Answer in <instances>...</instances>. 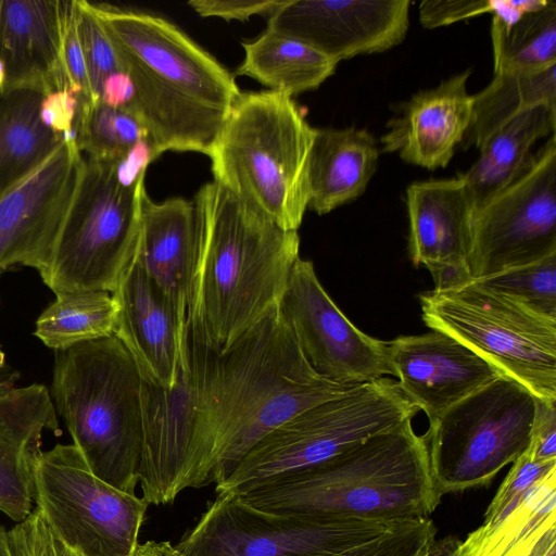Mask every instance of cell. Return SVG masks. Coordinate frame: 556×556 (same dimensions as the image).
I'll use <instances>...</instances> for the list:
<instances>
[{"instance_id": "1", "label": "cell", "mask_w": 556, "mask_h": 556, "mask_svg": "<svg viewBox=\"0 0 556 556\" xmlns=\"http://www.w3.org/2000/svg\"><path fill=\"white\" fill-rule=\"evenodd\" d=\"M189 346L174 389L142 379L139 478L164 498L224 481L270 431L353 387L313 369L278 305L220 353Z\"/></svg>"}, {"instance_id": "2", "label": "cell", "mask_w": 556, "mask_h": 556, "mask_svg": "<svg viewBox=\"0 0 556 556\" xmlns=\"http://www.w3.org/2000/svg\"><path fill=\"white\" fill-rule=\"evenodd\" d=\"M189 341L220 353L278 305L300 257V237L215 181L194 197Z\"/></svg>"}, {"instance_id": "3", "label": "cell", "mask_w": 556, "mask_h": 556, "mask_svg": "<svg viewBox=\"0 0 556 556\" xmlns=\"http://www.w3.org/2000/svg\"><path fill=\"white\" fill-rule=\"evenodd\" d=\"M91 5L132 83L126 111L146 129L155 157L165 151L207 155L241 94L233 75L163 17L110 3Z\"/></svg>"}, {"instance_id": "4", "label": "cell", "mask_w": 556, "mask_h": 556, "mask_svg": "<svg viewBox=\"0 0 556 556\" xmlns=\"http://www.w3.org/2000/svg\"><path fill=\"white\" fill-rule=\"evenodd\" d=\"M238 495L270 513L391 522L429 517L442 497L412 420Z\"/></svg>"}, {"instance_id": "5", "label": "cell", "mask_w": 556, "mask_h": 556, "mask_svg": "<svg viewBox=\"0 0 556 556\" xmlns=\"http://www.w3.org/2000/svg\"><path fill=\"white\" fill-rule=\"evenodd\" d=\"M143 380L112 333L54 351L51 399L90 470L136 494L143 445Z\"/></svg>"}, {"instance_id": "6", "label": "cell", "mask_w": 556, "mask_h": 556, "mask_svg": "<svg viewBox=\"0 0 556 556\" xmlns=\"http://www.w3.org/2000/svg\"><path fill=\"white\" fill-rule=\"evenodd\" d=\"M315 129L291 97L241 92L207 153L213 181L282 229L298 231L308 208Z\"/></svg>"}, {"instance_id": "7", "label": "cell", "mask_w": 556, "mask_h": 556, "mask_svg": "<svg viewBox=\"0 0 556 556\" xmlns=\"http://www.w3.org/2000/svg\"><path fill=\"white\" fill-rule=\"evenodd\" d=\"M116 163L85 157L74 201L39 274L54 295L113 293L135 261L146 176L125 179Z\"/></svg>"}, {"instance_id": "8", "label": "cell", "mask_w": 556, "mask_h": 556, "mask_svg": "<svg viewBox=\"0 0 556 556\" xmlns=\"http://www.w3.org/2000/svg\"><path fill=\"white\" fill-rule=\"evenodd\" d=\"M418 410L396 380L381 378L353 386L266 434L216 484V493L240 494L315 466L371 435L412 420Z\"/></svg>"}, {"instance_id": "9", "label": "cell", "mask_w": 556, "mask_h": 556, "mask_svg": "<svg viewBox=\"0 0 556 556\" xmlns=\"http://www.w3.org/2000/svg\"><path fill=\"white\" fill-rule=\"evenodd\" d=\"M421 317L484 358L535 397L556 401V319L476 281L419 295Z\"/></svg>"}, {"instance_id": "10", "label": "cell", "mask_w": 556, "mask_h": 556, "mask_svg": "<svg viewBox=\"0 0 556 556\" xmlns=\"http://www.w3.org/2000/svg\"><path fill=\"white\" fill-rule=\"evenodd\" d=\"M534 410L535 396L501 376L431 422L424 437L442 496L489 486L527 448Z\"/></svg>"}, {"instance_id": "11", "label": "cell", "mask_w": 556, "mask_h": 556, "mask_svg": "<svg viewBox=\"0 0 556 556\" xmlns=\"http://www.w3.org/2000/svg\"><path fill=\"white\" fill-rule=\"evenodd\" d=\"M30 495L53 533L83 556L135 555L147 502L99 479L74 444L37 455Z\"/></svg>"}, {"instance_id": "12", "label": "cell", "mask_w": 556, "mask_h": 556, "mask_svg": "<svg viewBox=\"0 0 556 556\" xmlns=\"http://www.w3.org/2000/svg\"><path fill=\"white\" fill-rule=\"evenodd\" d=\"M403 522V521H402ZM400 522L277 514L219 492L175 547L184 556H326Z\"/></svg>"}, {"instance_id": "13", "label": "cell", "mask_w": 556, "mask_h": 556, "mask_svg": "<svg viewBox=\"0 0 556 556\" xmlns=\"http://www.w3.org/2000/svg\"><path fill=\"white\" fill-rule=\"evenodd\" d=\"M556 254V137L471 218L467 266L479 280Z\"/></svg>"}, {"instance_id": "14", "label": "cell", "mask_w": 556, "mask_h": 556, "mask_svg": "<svg viewBox=\"0 0 556 556\" xmlns=\"http://www.w3.org/2000/svg\"><path fill=\"white\" fill-rule=\"evenodd\" d=\"M278 307L304 357L325 379L356 386L394 376L389 341L364 333L348 319L311 261H295Z\"/></svg>"}, {"instance_id": "15", "label": "cell", "mask_w": 556, "mask_h": 556, "mask_svg": "<svg viewBox=\"0 0 556 556\" xmlns=\"http://www.w3.org/2000/svg\"><path fill=\"white\" fill-rule=\"evenodd\" d=\"M85 164L66 139L28 176L0 197V271L48 265L74 201Z\"/></svg>"}, {"instance_id": "16", "label": "cell", "mask_w": 556, "mask_h": 556, "mask_svg": "<svg viewBox=\"0 0 556 556\" xmlns=\"http://www.w3.org/2000/svg\"><path fill=\"white\" fill-rule=\"evenodd\" d=\"M409 0H285L267 28L295 38L339 63L400 45Z\"/></svg>"}, {"instance_id": "17", "label": "cell", "mask_w": 556, "mask_h": 556, "mask_svg": "<svg viewBox=\"0 0 556 556\" xmlns=\"http://www.w3.org/2000/svg\"><path fill=\"white\" fill-rule=\"evenodd\" d=\"M390 362L406 399L429 424L501 376L495 367L453 337L432 330L389 341Z\"/></svg>"}, {"instance_id": "18", "label": "cell", "mask_w": 556, "mask_h": 556, "mask_svg": "<svg viewBox=\"0 0 556 556\" xmlns=\"http://www.w3.org/2000/svg\"><path fill=\"white\" fill-rule=\"evenodd\" d=\"M117 313L113 334L134 358L142 379L172 390L189 364V336L157 287L134 261L112 293Z\"/></svg>"}, {"instance_id": "19", "label": "cell", "mask_w": 556, "mask_h": 556, "mask_svg": "<svg viewBox=\"0 0 556 556\" xmlns=\"http://www.w3.org/2000/svg\"><path fill=\"white\" fill-rule=\"evenodd\" d=\"M470 74L465 70L402 103L387 124L380 151L397 153L404 162L427 169L445 167L471 122Z\"/></svg>"}, {"instance_id": "20", "label": "cell", "mask_w": 556, "mask_h": 556, "mask_svg": "<svg viewBox=\"0 0 556 556\" xmlns=\"http://www.w3.org/2000/svg\"><path fill=\"white\" fill-rule=\"evenodd\" d=\"M68 7L70 1L60 0H0L4 89L70 90L63 63Z\"/></svg>"}, {"instance_id": "21", "label": "cell", "mask_w": 556, "mask_h": 556, "mask_svg": "<svg viewBox=\"0 0 556 556\" xmlns=\"http://www.w3.org/2000/svg\"><path fill=\"white\" fill-rule=\"evenodd\" d=\"M45 431L59 432L49 390L40 383L16 386L0 377V511L20 522L31 509V466Z\"/></svg>"}, {"instance_id": "22", "label": "cell", "mask_w": 556, "mask_h": 556, "mask_svg": "<svg viewBox=\"0 0 556 556\" xmlns=\"http://www.w3.org/2000/svg\"><path fill=\"white\" fill-rule=\"evenodd\" d=\"M405 202L414 265L430 273L441 268L469 273L467 251L475 207L462 177L413 182Z\"/></svg>"}, {"instance_id": "23", "label": "cell", "mask_w": 556, "mask_h": 556, "mask_svg": "<svg viewBox=\"0 0 556 556\" xmlns=\"http://www.w3.org/2000/svg\"><path fill=\"white\" fill-rule=\"evenodd\" d=\"M194 244V203L182 198L156 203L146 192L135 260L166 298L188 336V290Z\"/></svg>"}, {"instance_id": "24", "label": "cell", "mask_w": 556, "mask_h": 556, "mask_svg": "<svg viewBox=\"0 0 556 556\" xmlns=\"http://www.w3.org/2000/svg\"><path fill=\"white\" fill-rule=\"evenodd\" d=\"M380 152L366 129L316 128L309 160L308 208L324 215L362 195L375 175Z\"/></svg>"}, {"instance_id": "25", "label": "cell", "mask_w": 556, "mask_h": 556, "mask_svg": "<svg viewBox=\"0 0 556 556\" xmlns=\"http://www.w3.org/2000/svg\"><path fill=\"white\" fill-rule=\"evenodd\" d=\"M556 110L541 105L503 126L479 151V159L459 174L475 210L509 185L530 163L534 144L555 134ZM475 212V211H473Z\"/></svg>"}, {"instance_id": "26", "label": "cell", "mask_w": 556, "mask_h": 556, "mask_svg": "<svg viewBox=\"0 0 556 556\" xmlns=\"http://www.w3.org/2000/svg\"><path fill=\"white\" fill-rule=\"evenodd\" d=\"M244 58L237 75L249 76L268 90L289 97L317 89L336 71L337 62L311 46L266 29L242 42Z\"/></svg>"}, {"instance_id": "27", "label": "cell", "mask_w": 556, "mask_h": 556, "mask_svg": "<svg viewBox=\"0 0 556 556\" xmlns=\"http://www.w3.org/2000/svg\"><path fill=\"white\" fill-rule=\"evenodd\" d=\"M43 96L31 88L0 91V197L63 142L40 121Z\"/></svg>"}, {"instance_id": "28", "label": "cell", "mask_w": 556, "mask_h": 556, "mask_svg": "<svg viewBox=\"0 0 556 556\" xmlns=\"http://www.w3.org/2000/svg\"><path fill=\"white\" fill-rule=\"evenodd\" d=\"M556 528V468L540 479L502 520L483 525L460 541L456 556H530Z\"/></svg>"}, {"instance_id": "29", "label": "cell", "mask_w": 556, "mask_h": 556, "mask_svg": "<svg viewBox=\"0 0 556 556\" xmlns=\"http://www.w3.org/2000/svg\"><path fill=\"white\" fill-rule=\"evenodd\" d=\"M556 110V65L538 72H496L473 94V110L462 147L479 151L507 123L538 106Z\"/></svg>"}, {"instance_id": "30", "label": "cell", "mask_w": 556, "mask_h": 556, "mask_svg": "<svg viewBox=\"0 0 556 556\" xmlns=\"http://www.w3.org/2000/svg\"><path fill=\"white\" fill-rule=\"evenodd\" d=\"M117 313L110 292L61 293L36 320L34 334L48 348L61 351L113 333Z\"/></svg>"}, {"instance_id": "31", "label": "cell", "mask_w": 556, "mask_h": 556, "mask_svg": "<svg viewBox=\"0 0 556 556\" xmlns=\"http://www.w3.org/2000/svg\"><path fill=\"white\" fill-rule=\"evenodd\" d=\"M494 73L538 72L556 65V2L525 14L505 29L492 16Z\"/></svg>"}, {"instance_id": "32", "label": "cell", "mask_w": 556, "mask_h": 556, "mask_svg": "<svg viewBox=\"0 0 556 556\" xmlns=\"http://www.w3.org/2000/svg\"><path fill=\"white\" fill-rule=\"evenodd\" d=\"M75 139L88 159L117 162L148 134L126 110L105 105L100 100L83 105L75 127Z\"/></svg>"}, {"instance_id": "33", "label": "cell", "mask_w": 556, "mask_h": 556, "mask_svg": "<svg viewBox=\"0 0 556 556\" xmlns=\"http://www.w3.org/2000/svg\"><path fill=\"white\" fill-rule=\"evenodd\" d=\"M472 281L533 313L556 319V254Z\"/></svg>"}, {"instance_id": "34", "label": "cell", "mask_w": 556, "mask_h": 556, "mask_svg": "<svg viewBox=\"0 0 556 556\" xmlns=\"http://www.w3.org/2000/svg\"><path fill=\"white\" fill-rule=\"evenodd\" d=\"M429 517L397 523L386 532L326 556H426L437 540Z\"/></svg>"}, {"instance_id": "35", "label": "cell", "mask_w": 556, "mask_h": 556, "mask_svg": "<svg viewBox=\"0 0 556 556\" xmlns=\"http://www.w3.org/2000/svg\"><path fill=\"white\" fill-rule=\"evenodd\" d=\"M78 33L85 55L90 84L100 99V90L104 79L119 72L121 64L115 48L94 12L91 2L77 0Z\"/></svg>"}, {"instance_id": "36", "label": "cell", "mask_w": 556, "mask_h": 556, "mask_svg": "<svg viewBox=\"0 0 556 556\" xmlns=\"http://www.w3.org/2000/svg\"><path fill=\"white\" fill-rule=\"evenodd\" d=\"M554 468H556V462H534L522 452L513 463L490 502L482 523L489 525L500 521L510 514L521 503L528 491Z\"/></svg>"}, {"instance_id": "37", "label": "cell", "mask_w": 556, "mask_h": 556, "mask_svg": "<svg viewBox=\"0 0 556 556\" xmlns=\"http://www.w3.org/2000/svg\"><path fill=\"white\" fill-rule=\"evenodd\" d=\"M77 0L70 1L63 38V63L70 90L85 102L96 103L100 99L92 90L85 55L78 33Z\"/></svg>"}, {"instance_id": "38", "label": "cell", "mask_w": 556, "mask_h": 556, "mask_svg": "<svg viewBox=\"0 0 556 556\" xmlns=\"http://www.w3.org/2000/svg\"><path fill=\"white\" fill-rule=\"evenodd\" d=\"M498 0H425L419 21L426 28H438L496 11Z\"/></svg>"}, {"instance_id": "39", "label": "cell", "mask_w": 556, "mask_h": 556, "mask_svg": "<svg viewBox=\"0 0 556 556\" xmlns=\"http://www.w3.org/2000/svg\"><path fill=\"white\" fill-rule=\"evenodd\" d=\"M84 102L70 90L51 91L40 102V121L62 140L75 138V127Z\"/></svg>"}, {"instance_id": "40", "label": "cell", "mask_w": 556, "mask_h": 556, "mask_svg": "<svg viewBox=\"0 0 556 556\" xmlns=\"http://www.w3.org/2000/svg\"><path fill=\"white\" fill-rule=\"evenodd\" d=\"M523 452L534 462H556V401L535 397L530 440Z\"/></svg>"}, {"instance_id": "41", "label": "cell", "mask_w": 556, "mask_h": 556, "mask_svg": "<svg viewBox=\"0 0 556 556\" xmlns=\"http://www.w3.org/2000/svg\"><path fill=\"white\" fill-rule=\"evenodd\" d=\"M285 0H191L188 5L203 17L247 21L252 15L269 16Z\"/></svg>"}, {"instance_id": "42", "label": "cell", "mask_w": 556, "mask_h": 556, "mask_svg": "<svg viewBox=\"0 0 556 556\" xmlns=\"http://www.w3.org/2000/svg\"><path fill=\"white\" fill-rule=\"evenodd\" d=\"M134 97V87L128 75L122 71L108 76L100 90V101L105 105L126 110Z\"/></svg>"}, {"instance_id": "43", "label": "cell", "mask_w": 556, "mask_h": 556, "mask_svg": "<svg viewBox=\"0 0 556 556\" xmlns=\"http://www.w3.org/2000/svg\"><path fill=\"white\" fill-rule=\"evenodd\" d=\"M134 556H184L174 545L168 541L155 542L147 541L143 544H138Z\"/></svg>"}, {"instance_id": "44", "label": "cell", "mask_w": 556, "mask_h": 556, "mask_svg": "<svg viewBox=\"0 0 556 556\" xmlns=\"http://www.w3.org/2000/svg\"><path fill=\"white\" fill-rule=\"evenodd\" d=\"M460 540L455 535L437 539L426 556H456Z\"/></svg>"}, {"instance_id": "45", "label": "cell", "mask_w": 556, "mask_h": 556, "mask_svg": "<svg viewBox=\"0 0 556 556\" xmlns=\"http://www.w3.org/2000/svg\"><path fill=\"white\" fill-rule=\"evenodd\" d=\"M554 544H556V528H552L542 536L530 556H542Z\"/></svg>"}, {"instance_id": "46", "label": "cell", "mask_w": 556, "mask_h": 556, "mask_svg": "<svg viewBox=\"0 0 556 556\" xmlns=\"http://www.w3.org/2000/svg\"><path fill=\"white\" fill-rule=\"evenodd\" d=\"M4 527L0 526V556H13L8 541V534Z\"/></svg>"}, {"instance_id": "47", "label": "cell", "mask_w": 556, "mask_h": 556, "mask_svg": "<svg viewBox=\"0 0 556 556\" xmlns=\"http://www.w3.org/2000/svg\"><path fill=\"white\" fill-rule=\"evenodd\" d=\"M7 81V72L3 62L0 60V91L4 89Z\"/></svg>"}, {"instance_id": "48", "label": "cell", "mask_w": 556, "mask_h": 556, "mask_svg": "<svg viewBox=\"0 0 556 556\" xmlns=\"http://www.w3.org/2000/svg\"><path fill=\"white\" fill-rule=\"evenodd\" d=\"M5 368V355L0 345V377L3 375Z\"/></svg>"}, {"instance_id": "49", "label": "cell", "mask_w": 556, "mask_h": 556, "mask_svg": "<svg viewBox=\"0 0 556 556\" xmlns=\"http://www.w3.org/2000/svg\"><path fill=\"white\" fill-rule=\"evenodd\" d=\"M542 556H556V544L552 545Z\"/></svg>"}]
</instances>
